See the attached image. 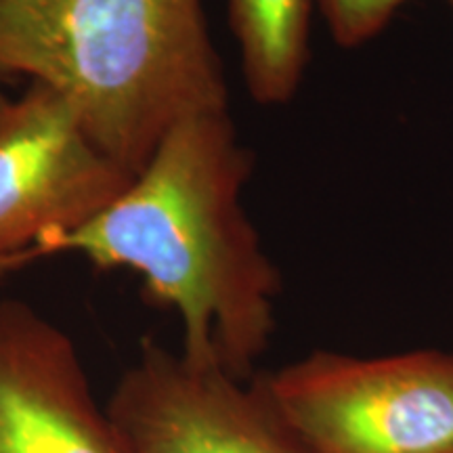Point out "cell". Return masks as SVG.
Wrapping results in <instances>:
<instances>
[{
  "instance_id": "9c48e42d",
  "label": "cell",
  "mask_w": 453,
  "mask_h": 453,
  "mask_svg": "<svg viewBox=\"0 0 453 453\" xmlns=\"http://www.w3.org/2000/svg\"><path fill=\"white\" fill-rule=\"evenodd\" d=\"M9 101H11V99H7V97H4L3 88H0V113H3V111H4V107H7V105H9Z\"/></svg>"
},
{
  "instance_id": "7a4b0ae2",
  "label": "cell",
  "mask_w": 453,
  "mask_h": 453,
  "mask_svg": "<svg viewBox=\"0 0 453 453\" xmlns=\"http://www.w3.org/2000/svg\"><path fill=\"white\" fill-rule=\"evenodd\" d=\"M0 76L59 93L133 177L177 124L229 111L203 0H0Z\"/></svg>"
},
{
  "instance_id": "3957f363",
  "label": "cell",
  "mask_w": 453,
  "mask_h": 453,
  "mask_svg": "<svg viewBox=\"0 0 453 453\" xmlns=\"http://www.w3.org/2000/svg\"><path fill=\"white\" fill-rule=\"evenodd\" d=\"M309 453H453V350H313L263 372Z\"/></svg>"
},
{
  "instance_id": "8992f818",
  "label": "cell",
  "mask_w": 453,
  "mask_h": 453,
  "mask_svg": "<svg viewBox=\"0 0 453 453\" xmlns=\"http://www.w3.org/2000/svg\"><path fill=\"white\" fill-rule=\"evenodd\" d=\"M0 453H120L76 344L24 300H0Z\"/></svg>"
},
{
  "instance_id": "30bf717a",
  "label": "cell",
  "mask_w": 453,
  "mask_h": 453,
  "mask_svg": "<svg viewBox=\"0 0 453 453\" xmlns=\"http://www.w3.org/2000/svg\"><path fill=\"white\" fill-rule=\"evenodd\" d=\"M445 3H447V4H449V7L453 9V0H445Z\"/></svg>"
},
{
  "instance_id": "277c9868",
  "label": "cell",
  "mask_w": 453,
  "mask_h": 453,
  "mask_svg": "<svg viewBox=\"0 0 453 453\" xmlns=\"http://www.w3.org/2000/svg\"><path fill=\"white\" fill-rule=\"evenodd\" d=\"M120 453H309L260 373L191 364L145 338L105 403Z\"/></svg>"
},
{
  "instance_id": "ba28073f",
  "label": "cell",
  "mask_w": 453,
  "mask_h": 453,
  "mask_svg": "<svg viewBox=\"0 0 453 453\" xmlns=\"http://www.w3.org/2000/svg\"><path fill=\"white\" fill-rule=\"evenodd\" d=\"M332 41L342 49L364 47L387 30L410 0H317Z\"/></svg>"
},
{
  "instance_id": "52a82bcc",
  "label": "cell",
  "mask_w": 453,
  "mask_h": 453,
  "mask_svg": "<svg viewBox=\"0 0 453 453\" xmlns=\"http://www.w3.org/2000/svg\"><path fill=\"white\" fill-rule=\"evenodd\" d=\"M248 95L260 105L296 97L311 57V0H226Z\"/></svg>"
},
{
  "instance_id": "6da1fadb",
  "label": "cell",
  "mask_w": 453,
  "mask_h": 453,
  "mask_svg": "<svg viewBox=\"0 0 453 453\" xmlns=\"http://www.w3.org/2000/svg\"><path fill=\"white\" fill-rule=\"evenodd\" d=\"M252 170L229 111L187 118L118 200L3 260L0 277L57 254L134 271L147 303L179 315L185 359L248 380L275 336L283 286L242 203Z\"/></svg>"
},
{
  "instance_id": "5b68a950",
  "label": "cell",
  "mask_w": 453,
  "mask_h": 453,
  "mask_svg": "<svg viewBox=\"0 0 453 453\" xmlns=\"http://www.w3.org/2000/svg\"><path fill=\"white\" fill-rule=\"evenodd\" d=\"M133 179L93 143L59 93L30 82L0 113V263L87 223Z\"/></svg>"
}]
</instances>
